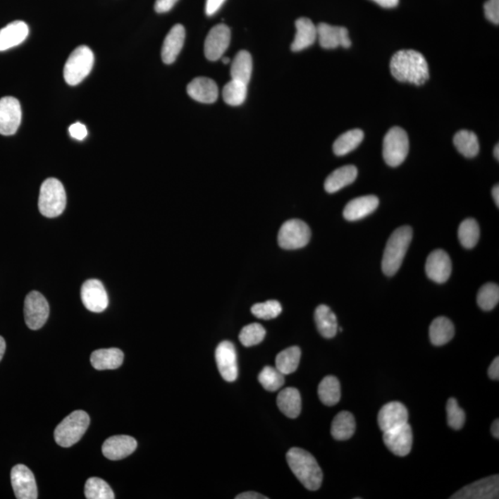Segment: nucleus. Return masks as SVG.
Segmentation results:
<instances>
[{"label":"nucleus","instance_id":"f257e3e1","mask_svg":"<svg viewBox=\"0 0 499 499\" xmlns=\"http://www.w3.org/2000/svg\"><path fill=\"white\" fill-rule=\"evenodd\" d=\"M392 75L402 82L421 85L429 79V67L426 58L420 52L403 49L392 56L390 61Z\"/></svg>","mask_w":499,"mask_h":499},{"label":"nucleus","instance_id":"f03ea898","mask_svg":"<svg viewBox=\"0 0 499 499\" xmlns=\"http://www.w3.org/2000/svg\"><path fill=\"white\" fill-rule=\"evenodd\" d=\"M290 470L306 489L316 491L323 482V472L314 457L300 448H290L287 453Z\"/></svg>","mask_w":499,"mask_h":499},{"label":"nucleus","instance_id":"7ed1b4c3","mask_svg":"<svg viewBox=\"0 0 499 499\" xmlns=\"http://www.w3.org/2000/svg\"><path fill=\"white\" fill-rule=\"evenodd\" d=\"M412 239V228L409 226L397 228L391 234L383 255L382 270L385 275L392 277L399 271Z\"/></svg>","mask_w":499,"mask_h":499},{"label":"nucleus","instance_id":"20e7f679","mask_svg":"<svg viewBox=\"0 0 499 499\" xmlns=\"http://www.w3.org/2000/svg\"><path fill=\"white\" fill-rule=\"evenodd\" d=\"M67 204L66 192L62 183L55 178L44 181L40 188L38 207L42 215L53 218L61 216Z\"/></svg>","mask_w":499,"mask_h":499},{"label":"nucleus","instance_id":"39448f33","mask_svg":"<svg viewBox=\"0 0 499 499\" xmlns=\"http://www.w3.org/2000/svg\"><path fill=\"white\" fill-rule=\"evenodd\" d=\"M90 424V417L83 411H75L68 415L56 427L54 438L56 444L70 448L80 441Z\"/></svg>","mask_w":499,"mask_h":499},{"label":"nucleus","instance_id":"423d86ee","mask_svg":"<svg viewBox=\"0 0 499 499\" xmlns=\"http://www.w3.org/2000/svg\"><path fill=\"white\" fill-rule=\"evenodd\" d=\"M94 53L88 47H77L64 67V79L70 85H77L89 75L94 66Z\"/></svg>","mask_w":499,"mask_h":499},{"label":"nucleus","instance_id":"0eeeda50","mask_svg":"<svg viewBox=\"0 0 499 499\" xmlns=\"http://www.w3.org/2000/svg\"><path fill=\"white\" fill-rule=\"evenodd\" d=\"M409 153V138L405 130L393 127L388 130L383 142V156L388 166H399Z\"/></svg>","mask_w":499,"mask_h":499},{"label":"nucleus","instance_id":"6e6552de","mask_svg":"<svg viewBox=\"0 0 499 499\" xmlns=\"http://www.w3.org/2000/svg\"><path fill=\"white\" fill-rule=\"evenodd\" d=\"M310 239V228L300 219H290L281 226L278 231V245L286 250L304 248Z\"/></svg>","mask_w":499,"mask_h":499},{"label":"nucleus","instance_id":"1a4fd4ad","mask_svg":"<svg viewBox=\"0 0 499 499\" xmlns=\"http://www.w3.org/2000/svg\"><path fill=\"white\" fill-rule=\"evenodd\" d=\"M49 316V304L38 291H31L25 301V320L32 331L43 328Z\"/></svg>","mask_w":499,"mask_h":499},{"label":"nucleus","instance_id":"9d476101","mask_svg":"<svg viewBox=\"0 0 499 499\" xmlns=\"http://www.w3.org/2000/svg\"><path fill=\"white\" fill-rule=\"evenodd\" d=\"M22 121V108L19 100L13 97L0 99V135H13Z\"/></svg>","mask_w":499,"mask_h":499},{"label":"nucleus","instance_id":"9b49d317","mask_svg":"<svg viewBox=\"0 0 499 499\" xmlns=\"http://www.w3.org/2000/svg\"><path fill=\"white\" fill-rule=\"evenodd\" d=\"M383 433V441L392 453L399 457L409 455L412 450L414 436L412 427L408 423Z\"/></svg>","mask_w":499,"mask_h":499},{"label":"nucleus","instance_id":"f8f14e48","mask_svg":"<svg viewBox=\"0 0 499 499\" xmlns=\"http://www.w3.org/2000/svg\"><path fill=\"white\" fill-rule=\"evenodd\" d=\"M11 485L18 499H37V486L34 474L23 464L14 466L11 474Z\"/></svg>","mask_w":499,"mask_h":499},{"label":"nucleus","instance_id":"ddd939ff","mask_svg":"<svg viewBox=\"0 0 499 499\" xmlns=\"http://www.w3.org/2000/svg\"><path fill=\"white\" fill-rule=\"evenodd\" d=\"M81 298L85 308L93 313H102L109 306L108 293L98 279H89L82 284Z\"/></svg>","mask_w":499,"mask_h":499},{"label":"nucleus","instance_id":"4468645a","mask_svg":"<svg viewBox=\"0 0 499 499\" xmlns=\"http://www.w3.org/2000/svg\"><path fill=\"white\" fill-rule=\"evenodd\" d=\"M230 29L225 25L214 26L204 41V55L208 61H216L227 51L230 43Z\"/></svg>","mask_w":499,"mask_h":499},{"label":"nucleus","instance_id":"2eb2a0df","mask_svg":"<svg viewBox=\"0 0 499 499\" xmlns=\"http://www.w3.org/2000/svg\"><path fill=\"white\" fill-rule=\"evenodd\" d=\"M498 475L477 481L472 485L463 487L454 494L452 499H494L498 498Z\"/></svg>","mask_w":499,"mask_h":499},{"label":"nucleus","instance_id":"dca6fc26","mask_svg":"<svg viewBox=\"0 0 499 499\" xmlns=\"http://www.w3.org/2000/svg\"><path fill=\"white\" fill-rule=\"evenodd\" d=\"M216 362L219 374L228 382H234L238 377L235 346L230 341H222L216 350Z\"/></svg>","mask_w":499,"mask_h":499},{"label":"nucleus","instance_id":"f3484780","mask_svg":"<svg viewBox=\"0 0 499 499\" xmlns=\"http://www.w3.org/2000/svg\"><path fill=\"white\" fill-rule=\"evenodd\" d=\"M452 264L450 255L444 250H435L427 257L426 271L427 277L436 283H445L450 278Z\"/></svg>","mask_w":499,"mask_h":499},{"label":"nucleus","instance_id":"a211bd4d","mask_svg":"<svg viewBox=\"0 0 499 499\" xmlns=\"http://www.w3.org/2000/svg\"><path fill=\"white\" fill-rule=\"evenodd\" d=\"M317 37L320 46L326 49H334L338 47L349 49L352 41L349 37V31L341 26H332L328 23H320L316 26Z\"/></svg>","mask_w":499,"mask_h":499},{"label":"nucleus","instance_id":"6ab92c4d","mask_svg":"<svg viewBox=\"0 0 499 499\" xmlns=\"http://www.w3.org/2000/svg\"><path fill=\"white\" fill-rule=\"evenodd\" d=\"M137 448V441L130 436H114L104 442V456L111 460H120L132 455Z\"/></svg>","mask_w":499,"mask_h":499},{"label":"nucleus","instance_id":"aec40b11","mask_svg":"<svg viewBox=\"0 0 499 499\" xmlns=\"http://www.w3.org/2000/svg\"><path fill=\"white\" fill-rule=\"evenodd\" d=\"M409 414L405 405L402 402H392L380 409L377 421L383 432L395 429L408 423Z\"/></svg>","mask_w":499,"mask_h":499},{"label":"nucleus","instance_id":"412c9836","mask_svg":"<svg viewBox=\"0 0 499 499\" xmlns=\"http://www.w3.org/2000/svg\"><path fill=\"white\" fill-rule=\"evenodd\" d=\"M189 96L204 104L215 103L218 97V87L212 79L207 77H197L187 86Z\"/></svg>","mask_w":499,"mask_h":499},{"label":"nucleus","instance_id":"4be33fe9","mask_svg":"<svg viewBox=\"0 0 499 499\" xmlns=\"http://www.w3.org/2000/svg\"><path fill=\"white\" fill-rule=\"evenodd\" d=\"M378 198L374 195L361 196L353 199L344 208V218L349 221H360L373 213L378 207Z\"/></svg>","mask_w":499,"mask_h":499},{"label":"nucleus","instance_id":"5701e85b","mask_svg":"<svg viewBox=\"0 0 499 499\" xmlns=\"http://www.w3.org/2000/svg\"><path fill=\"white\" fill-rule=\"evenodd\" d=\"M185 40V29L183 25H176L171 28L163 43L162 61L166 64H172L179 56Z\"/></svg>","mask_w":499,"mask_h":499},{"label":"nucleus","instance_id":"b1692460","mask_svg":"<svg viewBox=\"0 0 499 499\" xmlns=\"http://www.w3.org/2000/svg\"><path fill=\"white\" fill-rule=\"evenodd\" d=\"M28 25L23 20H15L0 30V52L19 46L27 38Z\"/></svg>","mask_w":499,"mask_h":499},{"label":"nucleus","instance_id":"393cba45","mask_svg":"<svg viewBox=\"0 0 499 499\" xmlns=\"http://www.w3.org/2000/svg\"><path fill=\"white\" fill-rule=\"evenodd\" d=\"M296 35L292 44H291V50L294 52L302 51L316 42L317 38L316 26L314 25L308 18H299L295 23Z\"/></svg>","mask_w":499,"mask_h":499},{"label":"nucleus","instance_id":"a878e982","mask_svg":"<svg viewBox=\"0 0 499 499\" xmlns=\"http://www.w3.org/2000/svg\"><path fill=\"white\" fill-rule=\"evenodd\" d=\"M124 360V353L120 349H101L91 355L92 366L97 370H114L121 367Z\"/></svg>","mask_w":499,"mask_h":499},{"label":"nucleus","instance_id":"bb28decb","mask_svg":"<svg viewBox=\"0 0 499 499\" xmlns=\"http://www.w3.org/2000/svg\"><path fill=\"white\" fill-rule=\"evenodd\" d=\"M358 171L352 165L341 166L335 169L325 181V190L329 194L340 191L344 187L350 185L357 178Z\"/></svg>","mask_w":499,"mask_h":499},{"label":"nucleus","instance_id":"cd10ccee","mask_svg":"<svg viewBox=\"0 0 499 499\" xmlns=\"http://www.w3.org/2000/svg\"><path fill=\"white\" fill-rule=\"evenodd\" d=\"M277 403L278 409L287 417L295 419L301 414V394L295 388H287L279 392Z\"/></svg>","mask_w":499,"mask_h":499},{"label":"nucleus","instance_id":"c85d7f7f","mask_svg":"<svg viewBox=\"0 0 499 499\" xmlns=\"http://www.w3.org/2000/svg\"><path fill=\"white\" fill-rule=\"evenodd\" d=\"M314 320L317 329L326 338H334L338 331L337 317L331 309L325 304H321L314 312Z\"/></svg>","mask_w":499,"mask_h":499},{"label":"nucleus","instance_id":"c756f323","mask_svg":"<svg viewBox=\"0 0 499 499\" xmlns=\"http://www.w3.org/2000/svg\"><path fill=\"white\" fill-rule=\"evenodd\" d=\"M454 334H455V328L452 322L447 317L439 316L431 324L429 337L433 345H445L452 340Z\"/></svg>","mask_w":499,"mask_h":499},{"label":"nucleus","instance_id":"7c9ffc66","mask_svg":"<svg viewBox=\"0 0 499 499\" xmlns=\"http://www.w3.org/2000/svg\"><path fill=\"white\" fill-rule=\"evenodd\" d=\"M355 429V419L349 412H340L333 419L331 435L335 441H344L352 438Z\"/></svg>","mask_w":499,"mask_h":499},{"label":"nucleus","instance_id":"2f4dec72","mask_svg":"<svg viewBox=\"0 0 499 499\" xmlns=\"http://www.w3.org/2000/svg\"><path fill=\"white\" fill-rule=\"evenodd\" d=\"M252 71V56L246 50L238 53L231 64V80L242 82L248 85Z\"/></svg>","mask_w":499,"mask_h":499},{"label":"nucleus","instance_id":"473e14b6","mask_svg":"<svg viewBox=\"0 0 499 499\" xmlns=\"http://www.w3.org/2000/svg\"><path fill=\"white\" fill-rule=\"evenodd\" d=\"M302 352L299 347L293 346L282 350L276 358V368L279 372L288 376L298 369Z\"/></svg>","mask_w":499,"mask_h":499},{"label":"nucleus","instance_id":"72a5a7b5","mask_svg":"<svg viewBox=\"0 0 499 499\" xmlns=\"http://www.w3.org/2000/svg\"><path fill=\"white\" fill-rule=\"evenodd\" d=\"M453 142L457 151L465 157L472 159L479 153L480 145L477 135L470 130H460L454 136Z\"/></svg>","mask_w":499,"mask_h":499},{"label":"nucleus","instance_id":"f704fd0d","mask_svg":"<svg viewBox=\"0 0 499 499\" xmlns=\"http://www.w3.org/2000/svg\"><path fill=\"white\" fill-rule=\"evenodd\" d=\"M364 132L360 129L347 130L335 140L333 151L337 156H345L359 147L364 140Z\"/></svg>","mask_w":499,"mask_h":499},{"label":"nucleus","instance_id":"c9c22d12","mask_svg":"<svg viewBox=\"0 0 499 499\" xmlns=\"http://www.w3.org/2000/svg\"><path fill=\"white\" fill-rule=\"evenodd\" d=\"M319 396L321 402L326 406H334L340 402L341 397L340 383L337 377L326 376L320 382Z\"/></svg>","mask_w":499,"mask_h":499},{"label":"nucleus","instance_id":"e433bc0d","mask_svg":"<svg viewBox=\"0 0 499 499\" xmlns=\"http://www.w3.org/2000/svg\"><path fill=\"white\" fill-rule=\"evenodd\" d=\"M247 85L242 82L231 80L223 88V99L228 105L237 106L245 103L247 97Z\"/></svg>","mask_w":499,"mask_h":499},{"label":"nucleus","instance_id":"4c0bfd02","mask_svg":"<svg viewBox=\"0 0 499 499\" xmlns=\"http://www.w3.org/2000/svg\"><path fill=\"white\" fill-rule=\"evenodd\" d=\"M459 240L463 247L472 249L477 245L480 238L479 224L474 218H467L462 222L459 228Z\"/></svg>","mask_w":499,"mask_h":499},{"label":"nucleus","instance_id":"58836bf2","mask_svg":"<svg viewBox=\"0 0 499 499\" xmlns=\"http://www.w3.org/2000/svg\"><path fill=\"white\" fill-rule=\"evenodd\" d=\"M85 494L87 499L115 498L114 492L109 483L97 477L89 478L85 483Z\"/></svg>","mask_w":499,"mask_h":499},{"label":"nucleus","instance_id":"ea45409f","mask_svg":"<svg viewBox=\"0 0 499 499\" xmlns=\"http://www.w3.org/2000/svg\"><path fill=\"white\" fill-rule=\"evenodd\" d=\"M284 374L279 372L277 368L266 366L261 371L258 380L266 390L275 392L284 385Z\"/></svg>","mask_w":499,"mask_h":499},{"label":"nucleus","instance_id":"a19ab883","mask_svg":"<svg viewBox=\"0 0 499 499\" xmlns=\"http://www.w3.org/2000/svg\"><path fill=\"white\" fill-rule=\"evenodd\" d=\"M499 301V288L495 283L483 285L477 295V304L483 311H491L498 305Z\"/></svg>","mask_w":499,"mask_h":499},{"label":"nucleus","instance_id":"79ce46f5","mask_svg":"<svg viewBox=\"0 0 499 499\" xmlns=\"http://www.w3.org/2000/svg\"><path fill=\"white\" fill-rule=\"evenodd\" d=\"M266 337V329L260 324L254 323L245 326L240 333V343L245 347H252L262 343Z\"/></svg>","mask_w":499,"mask_h":499},{"label":"nucleus","instance_id":"37998d69","mask_svg":"<svg viewBox=\"0 0 499 499\" xmlns=\"http://www.w3.org/2000/svg\"><path fill=\"white\" fill-rule=\"evenodd\" d=\"M252 314L259 319H274L281 314L282 307L279 302L271 300L266 302H261L252 306Z\"/></svg>","mask_w":499,"mask_h":499},{"label":"nucleus","instance_id":"c03bdc74","mask_svg":"<svg viewBox=\"0 0 499 499\" xmlns=\"http://www.w3.org/2000/svg\"><path fill=\"white\" fill-rule=\"evenodd\" d=\"M448 424L454 430H460L464 426L466 415L454 398H450L447 403Z\"/></svg>","mask_w":499,"mask_h":499},{"label":"nucleus","instance_id":"a18cd8bd","mask_svg":"<svg viewBox=\"0 0 499 499\" xmlns=\"http://www.w3.org/2000/svg\"><path fill=\"white\" fill-rule=\"evenodd\" d=\"M485 14L487 20L498 25L499 23V0H488V1H486Z\"/></svg>","mask_w":499,"mask_h":499},{"label":"nucleus","instance_id":"49530a36","mask_svg":"<svg viewBox=\"0 0 499 499\" xmlns=\"http://www.w3.org/2000/svg\"><path fill=\"white\" fill-rule=\"evenodd\" d=\"M69 132L71 137L79 140V141H82V140L85 139L86 136H87V129H86L85 125L81 123H76L71 125Z\"/></svg>","mask_w":499,"mask_h":499},{"label":"nucleus","instance_id":"de8ad7c7","mask_svg":"<svg viewBox=\"0 0 499 499\" xmlns=\"http://www.w3.org/2000/svg\"><path fill=\"white\" fill-rule=\"evenodd\" d=\"M179 0H156L154 10L157 13H165L171 11Z\"/></svg>","mask_w":499,"mask_h":499},{"label":"nucleus","instance_id":"09e8293b","mask_svg":"<svg viewBox=\"0 0 499 499\" xmlns=\"http://www.w3.org/2000/svg\"><path fill=\"white\" fill-rule=\"evenodd\" d=\"M226 0H207L206 13L207 16H212L222 7Z\"/></svg>","mask_w":499,"mask_h":499},{"label":"nucleus","instance_id":"8fccbe9b","mask_svg":"<svg viewBox=\"0 0 499 499\" xmlns=\"http://www.w3.org/2000/svg\"><path fill=\"white\" fill-rule=\"evenodd\" d=\"M488 376L492 380L499 379V358L497 357L493 361L491 365L488 368Z\"/></svg>","mask_w":499,"mask_h":499},{"label":"nucleus","instance_id":"3c124183","mask_svg":"<svg viewBox=\"0 0 499 499\" xmlns=\"http://www.w3.org/2000/svg\"><path fill=\"white\" fill-rule=\"evenodd\" d=\"M269 498L266 497V495H263L259 494V493L257 492H245L242 493V494H240L239 495H237L236 499H267Z\"/></svg>","mask_w":499,"mask_h":499},{"label":"nucleus","instance_id":"603ef678","mask_svg":"<svg viewBox=\"0 0 499 499\" xmlns=\"http://www.w3.org/2000/svg\"><path fill=\"white\" fill-rule=\"evenodd\" d=\"M377 4L381 6L383 8H394L399 4L400 0H374Z\"/></svg>","mask_w":499,"mask_h":499},{"label":"nucleus","instance_id":"864d4df0","mask_svg":"<svg viewBox=\"0 0 499 499\" xmlns=\"http://www.w3.org/2000/svg\"><path fill=\"white\" fill-rule=\"evenodd\" d=\"M491 432L495 438H499V421L498 419L494 421L491 426Z\"/></svg>","mask_w":499,"mask_h":499},{"label":"nucleus","instance_id":"5fc2aeb1","mask_svg":"<svg viewBox=\"0 0 499 499\" xmlns=\"http://www.w3.org/2000/svg\"><path fill=\"white\" fill-rule=\"evenodd\" d=\"M492 195L493 198H494V201L495 204H497V207H499V187L498 185H495L494 188H493L492 191Z\"/></svg>","mask_w":499,"mask_h":499},{"label":"nucleus","instance_id":"6e6d98bb","mask_svg":"<svg viewBox=\"0 0 499 499\" xmlns=\"http://www.w3.org/2000/svg\"><path fill=\"white\" fill-rule=\"evenodd\" d=\"M5 350H6V343L4 338L0 335V362H1L3 359V356L5 355Z\"/></svg>","mask_w":499,"mask_h":499},{"label":"nucleus","instance_id":"4d7b16f0","mask_svg":"<svg viewBox=\"0 0 499 499\" xmlns=\"http://www.w3.org/2000/svg\"><path fill=\"white\" fill-rule=\"evenodd\" d=\"M494 154H495V159H497L498 160L499 159V145L498 144L495 145V150H494Z\"/></svg>","mask_w":499,"mask_h":499},{"label":"nucleus","instance_id":"13d9d810","mask_svg":"<svg viewBox=\"0 0 499 499\" xmlns=\"http://www.w3.org/2000/svg\"><path fill=\"white\" fill-rule=\"evenodd\" d=\"M222 62H223V63H224L225 65H227V64L230 63V58H222Z\"/></svg>","mask_w":499,"mask_h":499}]
</instances>
